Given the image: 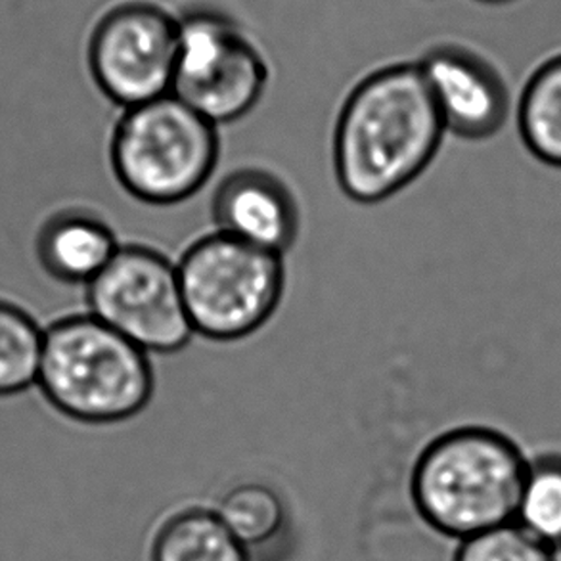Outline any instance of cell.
I'll list each match as a JSON object with an SVG mask.
<instances>
[{"instance_id": "obj_15", "label": "cell", "mask_w": 561, "mask_h": 561, "mask_svg": "<svg viewBox=\"0 0 561 561\" xmlns=\"http://www.w3.org/2000/svg\"><path fill=\"white\" fill-rule=\"evenodd\" d=\"M217 514L248 550L276 539L288 519L280 494L273 486L255 481L230 489L220 499Z\"/></svg>"}, {"instance_id": "obj_10", "label": "cell", "mask_w": 561, "mask_h": 561, "mask_svg": "<svg viewBox=\"0 0 561 561\" xmlns=\"http://www.w3.org/2000/svg\"><path fill=\"white\" fill-rule=\"evenodd\" d=\"M215 230L284 255L296 243L299 205L288 184L266 169L243 168L225 176L211 202Z\"/></svg>"}, {"instance_id": "obj_4", "label": "cell", "mask_w": 561, "mask_h": 561, "mask_svg": "<svg viewBox=\"0 0 561 561\" xmlns=\"http://www.w3.org/2000/svg\"><path fill=\"white\" fill-rule=\"evenodd\" d=\"M219 153V127L175 94L123 110L110 138L117 183L150 205L196 196L211 181Z\"/></svg>"}, {"instance_id": "obj_5", "label": "cell", "mask_w": 561, "mask_h": 561, "mask_svg": "<svg viewBox=\"0 0 561 561\" xmlns=\"http://www.w3.org/2000/svg\"><path fill=\"white\" fill-rule=\"evenodd\" d=\"M194 332L238 342L273 319L286 289L284 255L213 230L176 261Z\"/></svg>"}, {"instance_id": "obj_18", "label": "cell", "mask_w": 561, "mask_h": 561, "mask_svg": "<svg viewBox=\"0 0 561 561\" xmlns=\"http://www.w3.org/2000/svg\"><path fill=\"white\" fill-rule=\"evenodd\" d=\"M479 2H485V4H508V2H514V0H479Z\"/></svg>"}, {"instance_id": "obj_6", "label": "cell", "mask_w": 561, "mask_h": 561, "mask_svg": "<svg viewBox=\"0 0 561 561\" xmlns=\"http://www.w3.org/2000/svg\"><path fill=\"white\" fill-rule=\"evenodd\" d=\"M87 304L92 317L148 355L176 353L196 335L175 261L140 243L119 248L87 286Z\"/></svg>"}, {"instance_id": "obj_16", "label": "cell", "mask_w": 561, "mask_h": 561, "mask_svg": "<svg viewBox=\"0 0 561 561\" xmlns=\"http://www.w3.org/2000/svg\"><path fill=\"white\" fill-rule=\"evenodd\" d=\"M516 522L554 552H561V455L531 460Z\"/></svg>"}, {"instance_id": "obj_7", "label": "cell", "mask_w": 561, "mask_h": 561, "mask_svg": "<svg viewBox=\"0 0 561 561\" xmlns=\"http://www.w3.org/2000/svg\"><path fill=\"white\" fill-rule=\"evenodd\" d=\"M268 84V66L245 31L211 10L179 20L176 99L219 125L238 122L257 106Z\"/></svg>"}, {"instance_id": "obj_8", "label": "cell", "mask_w": 561, "mask_h": 561, "mask_svg": "<svg viewBox=\"0 0 561 561\" xmlns=\"http://www.w3.org/2000/svg\"><path fill=\"white\" fill-rule=\"evenodd\" d=\"M179 20L152 2H125L100 18L89 43L92 79L123 110L173 94Z\"/></svg>"}, {"instance_id": "obj_9", "label": "cell", "mask_w": 561, "mask_h": 561, "mask_svg": "<svg viewBox=\"0 0 561 561\" xmlns=\"http://www.w3.org/2000/svg\"><path fill=\"white\" fill-rule=\"evenodd\" d=\"M417 64L447 133L463 140L501 133L508 122V87L489 61L460 46H439Z\"/></svg>"}, {"instance_id": "obj_1", "label": "cell", "mask_w": 561, "mask_h": 561, "mask_svg": "<svg viewBox=\"0 0 561 561\" xmlns=\"http://www.w3.org/2000/svg\"><path fill=\"white\" fill-rule=\"evenodd\" d=\"M447 135L420 64H393L358 81L334 130L343 194L381 204L424 175Z\"/></svg>"}, {"instance_id": "obj_11", "label": "cell", "mask_w": 561, "mask_h": 561, "mask_svg": "<svg viewBox=\"0 0 561 561\" xmlns=\"http://www.w3.org/2000/svg\"><path fill=\"white\" fill-rule=\"evenodd\" d=\"M119 248L110 222L79 207L48 217L37 236L38 263L50 278L71 286H89Z\"/></svg>"}, {"instance_id": "obj_13", "label": "cell", "mask_w": 561, "mask_h": 561, "mask_svg": "<svg viewBox=\"0 0 561 561\" xmlns=\"http://www.w3.org/2000/svg\"><path fill=\"white\" fill-rule=\"evenodd\" d=\"M150 561H250V550L228 531L217 512L194 508L161 525Z\"/></svg>"}, {"instance_id": "obj_12", "label": "cell", "mask_w": 561, "mask_h": 561, "mask_svg": "<svg viewBox=\"0 0 561 561\" xmlns=\"http://www.w3.org/2000/svg\"><path fill=\"white\" fill-rule=\"evenodd\" d=\"M517 130L533 158L561 169V54L527 79L516 110Z\"/></svg>"}, {"instance_id": "obj_17", "label": "cell", "mask_w": 561, "mask_h": 561, "mask_svg": "<svg viewBox=\"0 0 561 561\" xmlns=\"http://www.w3.org/2000/svg\"><path fill=\"white\" fill-rule=\"evenodd\" d=\"M552 548L517 522L460 540L455 561H558Z\"/></svg>"}, {"instance_id": "obj_3", "label": "cell", "mask_w": 561, "mask_h": 561, "mask_svg": "<svg viewBox=\"0 0 561 561\" xmlns=\"http://www.w3.org/2000/svg\"><path fill=\"white\" fill-rule=\"evenodd\" d=\"M38 386L61 416L107 425L130 420L150 404L156 376L145 350L87 312L46 330Z\"/></svg>"}, {"instance_id": "obj_2", "label": "cell", "mask_w": 561, "mask_h": 561, "mask_svg": "<svg viewBox=\"0 0 561 561\" xmlns=\"http://www.w3.org/2000/svg\"><path fill=\"white\" fill-rule=\"evenodd\" d=\"M529 463L516 440L499 430L456 427L417 455L412 499L435 531L470 539L516 522Z\"/></svg>"}, {"instance_id": "obj_14", "label": "cell", "mask_w": 561, "mask_h": 561, "mask_svg": "<svg viewBox=\"0 0 561 561\" xmlns=\"http://www.w3.org/2000/svg\"><path fill=\"white\" fill-rule=\"evenodd\" d=\"M45 332L20 305L0 299V397L38 383Z\"/></svg>"}]
</instances>
